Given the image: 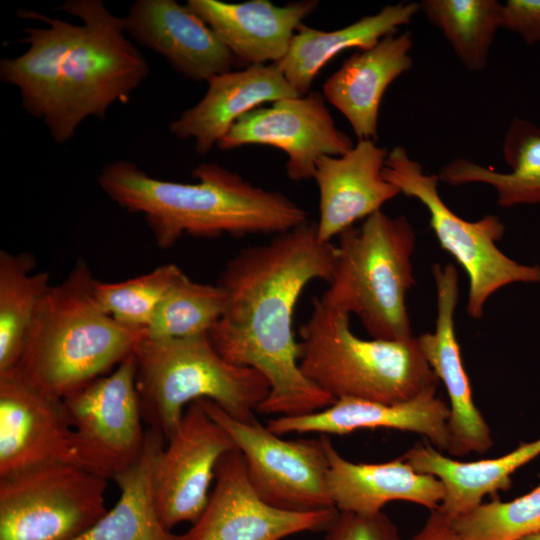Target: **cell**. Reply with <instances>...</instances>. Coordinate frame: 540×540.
<instances>
[{
  "mask_svg": "<svg viewBox=\"0 0 540 540\" xmlns=\"http://www.w3.org/2000/svg\"><path fill=\"white\" fill-rule=\"evenodd\" d=\"M55 464L83 467L62 400L0 372V478Z\"/></svg>",
  "mask_w": 540,
  "mask_h": 540,
  "instance_id": "cell-15",
  "label": "cell"
},
{
  "mask_svg": "<svg viewBox=\"0 0 540 540\" xmlns=\"http://www.w3.org/2000/svg\"><path fill=\"white\" fill-rule=\"evenodd\" d=\"M200 402L231 437L252 487L265 502L296 512L334 508L327 488L324 435L286 440L257 420L241 421L211 400Z\"/></svg>",
  "mask_w": 540,
  "mask_h": 540,
  "instance_id": "cell-10",
  "label": "cell"
},
{
  "mask_svg": "<svg viewBox=\"0 0 540 540\" xmlns=\"http://www.w3.org/2000/svg\"><path fill=\"white\" fill-rule=\"evenodd\" d=\"M449 407L431 387L399 403H381L355 398L337 399L332 405L305 415L274 417L267 428L279 436L290 433L344 435L361 429H395L418 433L440 452L449 443Z\"/></svg>",
  "mask_w": 540,
  "mask_h": 540,
  "instance_id": "cell-19",
  "label": "cell"
},
{
  "mask_svg": "<svg viewBox=\"0 0 540 540\" xmlns=\"http://www.w3.org/2000/svg\"><path fill=\"white\" fill-rule=\"evenodd\" d=\"M203 98L169 124L177 138L192 139L205 155L235 122L266 102L299 96L276 63L259 64L211 78Z\"/></svg>",
  "mask_w": 540,
  "mask_h": 540,
  "instance_id": "cell-21",
  "label": "cell"
},
{
  "mask_svg": "<svg viewBox=\"0 0 540 540\" xmlns=\"http://www.w3.org/2000/svg\"><path fill=\"white\" fill-rule=\"evenodd\" d=\"M136 385L144 423L167 440L185 409L200 399L217 404L231 417L251 422L267 398L263 374L220 356L208 334L172 339H143L135 348Z\"/></svg>",
  "mask_w": 540,
  "mask_h": 540,
  "instance_id": "cell-6",
  "label": "cell"
},
{
  "mask_svg": "<svg viewBox=\"0 0 540 540\" xmlns=\"http://www.w3.org/2000/svg\"><path fill=\"white\" fill-rule=\"evenodd\" d=\"M186 4L212 28L236 65L245 68L282 60L298 27L319 2L299 0L278 6L269 0H188Z\"/></svg>",
  "mask_w": 540,
  "mask_h": 540,
  "instance_id": "cell-20",
  "label": "cell"
},
{
  "mask_svg": "<svg viewBox=\"0 0 540 540\" xmlns=\"http://www.w3.org/2000/svg\"><path fill=\"white\" fill-rule=\"evenodd\" d=\"M502 153L509 172L458 157L440 169L438 178L452 186L487 184L495 190L501 207L540 204V128L515 118L505 133Z\"/></svg>",
  "mask_w": 540,
  "mask_h": 540,
  "instance_id": "cell-27",
  "label": "cell"
},
{
  "mask_svg": "<svg viewBox=\"0 0 540 540\" xmlns=\"http://www.w3.org/2000/svg\"><path fill=\"white\" fill-rule=\"evenodd\" d=\"M165 443L161 431L147 429L140 460L113 478L120 491L117 502L73 540H176L160 520L153 491L154 463Z\"/></svg>",
  "mask_w": 540,
  "mask_h": 540,
  "instance_id": "cell-26",
  "label": "cell"
},
{
  "mask_svg": "<svg viewBox=\"0 0 540 540\" xmlns=\"http://www.w3.org/2000/svg\"><path fill=\"white\" fill-rule=\"evenodd\" d=\"M337 237L322 303L357 315L374 339L414 337L406 295L415 283L411 258L416 236L408 218L380 210L360 228L351 226Z\"/></svg>",
  "mask_w": 540,
  "mask_h": 540,
  "instance_id": "cell-7",
  "label": "cell"
},
{
  "mask_svg": "<svg viewBox=\"0 0 540 540\" xmlns=\"http://www.w3.org/2000/svg\"><path fill=\"white\" fill-rule=\"evenodd\" d=\"M539 456L540 437L499 457L478 461H459L426 444L413 446L402 457L415 471L442 482L445 494L438 509L451 521L482 503L484 496L508 490L512 475Z\"/></svg>",
  "mask_w": 540,
  "mask_h": 540,
  "instance_id": "cell-24",
  "label": "cell"
},
{
  "mask_svg": "<svg viewBox=\"0 0 540 540\" xmlns=\"http://www.w3.org/2000/svg\"><path fill=\"white\" fill-rule=\"evenodd\" d=\"M427 20L448 41L460 62L470 71L486 68L498 29L503 3L497 0H422Z\"/></svg>",
  "mask_w": 540,
  "mask_h": 540,
  "instance_id": "cell-29",
  "label": "cell"
},
{
  "mask_svg": "<svg viewBox=\"0 0 540 540\" xmlns=\"http://www.w3.org/2000/svg\"><path fill=\"white\" fill-rule=\"evenodd\" d=\"M94 280L87 261L79 258L62 282L51 285L14 367L58 400L106 375L148 337L147 329L125 326L102 309Z\"/></svg>",
  "mask_w": 540,
  "mask_h": 540,
  "instance_id": "cell-4",
  "label": "cell"
},
{
  "mask_svg": "<svg viewBox=\"0 0 540 540\" xmlns=\"http://www.w3.org/2000/svg\"><path fill=\"white\" fill-rule=\"evenodd\" d=\"M450 523L463 540H523L540 530V483L511 501L480 503Z\"/></svg>",
  "mask_w": 540,
  "mask_h": 540,
  "instance_id": "cell-32",
  "label": "cell"
},
{
  "mask_svg": "<svg viewBox=\"0 0 540 540\" xmlns=\"http://www.w3.org/2000/svg\"><path fill=\"white\" fill-rule=\"evenodd\" d=\"M31 253L0 251V372L14 368L39 306L51 287L45 271L34 272Z\"/></svg>",
  "mask_w": 540,
  "mask_h": 540,
  "instance_id": "cell-28",
  "label": "cell"
},
{
  "mask_svg": "<svg viewBox=\"0 0 540 540\" xmlns=\"http://www.w3.org/2000/svg\"><path fill=\"white\" fill-rule=\"evenodd\" d=\"M184 274L180 267L168 263L125 281L95 279L93 294L102 309L117 322L147 329L167 292Z\"/></svg>",
  "mask_w": 540,
  "mask_h": 540,
  "instance_id": "cell-31",
  "label": "cell"
},
{
  "mask_svg": "<svg viewBox=\"0 0 540 540\" xmlns=\"http://www.w3.org/2000/svg\"><path fill=\"white\" fill-rule=\"evenodd\" d=\"M123 22L134 42L163 56L187 79L208 82L236 66L230 50L187 4L136 0Z\"/></svg>",
  "mask_w": 540,
  "mask_h": 540,
  "instance_id": "cell-17",
  "label": "cell"
},
{
  "mask_svg": "<svg viewBox=\"0 0 540 540\" xmlns=\"http://www.w3.org/2000/svg\"><path fill=\"white\" fill-rule=\"evenodd\" d=\"M436 287L435 330L419 335L421 353L441 381L450 401L447 451L450 456L486 453L493 445L491 430L476 407L456 338L454 316L458 302V272L452 264L432 266Z\"/></svg>",
  "mask_w": 540,
  "mask_h": 540,
  "instance_id": "cell-16",
  "label": "cell"
},
{
  "mask_svg": "<svg viewBox=\"0 0 540 540\" xmlns=\"http://www.w3.org/2000/svg\"><path fill=\"white\" fill-rule=\"evenodd\" d=\"M323 540H402L394 522L383 512L360 515L339 512L325 529Z\"/></svg>",
  "mask_w": 540,
  "mask_h": 540,
  "instance_id": "cell-33",
  "label": "cell"
},
{
  "mask_svg": "<svg viewBox=\"0 0 540 540\" xmlns=\"http://www.w3.org/2000/svg\"><path fill=\"white\" fill-rule=\"evenodd\" d=\"M252 144L285 152L286 174L295 182L313 179L319 157L341 156L354 146L350 137L336 127L325 98L318 91L280 99L269 107L248 112L217 146L233 150Z\"/></svg>",
  "mask_w": 540,
  "mask_h": 540,
  "instance_id": "cell-14",
  "label": "cell"
},
{
  "mask_svg": "<svg viewBox=\"0 0 540 540\" xmlns=\"http://www.w3.org/2000/svg\"><path fill=\"white\" fill-rule=\"evenodd\" d=\"M303 374L335 400L355 398L399 403L437 387L414 336L407 340H366L350 327V314L312 299L308 320L299 327Z\"/></svg>",
  "mask_w": 540,
  "mask_h": 540,
  "instance_id": "cell-5",
  "label": "cell"
},
{
  "mask_svg": "<svg viewBox=\"0 0 540 540\" xmlns=\"http://www.w3.org/2000/svg\"><path fill=\"white\" fill-rule=\"evenodd\" d=\"M502 28L517 33L528 45L540 42V0L505 2Z\"/></svg>",
  "mask_w": 540,
  "mask_h": 540,
  "instance_id": "cell-34",
  "label": "cell"
},
{
  "mask_svg": "<svg viewBox=\"0 0 540 540\" xmlns=\"http://www.w3.org/2000/svg\"><path fill=\"white\" fill-rule=\"evenodd\" d=\"M192 176L196 183L161 180L121 159L105 164L97 181L120 207L145 217L162 249L184 235H276L308 222L307 212L283 193L255 186L219 164L201 163Z\"/></svg>",
  "mask_w": 540,
  "mask_h": 540,
  "instance_id": "cell-3",
  "label": "cell"
},
{
  "mask_svg": "<svg viewBox=\"0 0 540 540\" xmlns=\"http://www.w3.org/2000/svg\"><path fill=\"white\" fill-rule=\"evenodd\" d=\"M419 10L416 2L389 4L373 15L333 31L301 24L286 56L276 64L296 93L304 96L310 92L320 70L336 55L350 48L373 47L385 36L397 33L400 26L409 24Z\"/></svg>",
  "mask_w": 540,
  "mask_h": 540,
  "instance_id": "cell-25",
  "label": "cell"
},
{
  "mask_svg": "<svg viewBox=\"0 0 540 540\" xmlns=\"http://www.w3.org/2000/svg\"><path fill=\"white\" fill-rule=\"evenodd\" d=\"M82 466L107 479L142 457L146 432L132 353L112 372L62 399Z\"/></svg>",
  "mask_w": 540,
  "mask_h": 540,
  "instance_id": "cell-11",
  "label": "cell"
},
{
  "mask_svg": "<svg viewBox=\"0 0 540 540\" xmlns=\"http://www.w3.org/2000/svg\"><path fill=\"white\" fill-rule=\"evenodd\" d=\"M410 31L394 33L347 58L323 84L322 94L349 122L358 140L376 141L387 88L413 65Z\"/></svg>",
  "mask_w": 540,
  "mask_h": 540,
  "instance_id": "cell-23",
  "label": "cell"
},
{
  "mask_svg": "<svg viewBox=\"0 0 540 540\" xmlns=\"http://www.w3.org/2000/svg\"><path fill=\"white\" fill-rule=\"evenodd\" d=\"M383 176L401 194L417 199L427 209L440 246L465 270L470 317L480 319L486 302L499 289L518 282H540V266L518 263L497 247L505 232L500 218L486 215L468 221L458 216L438 192V175L427 174L406 148L395 146L388 152Z\"/></svg>",
  "mask_w": 540,
  "mask_h": 540,
  "instance_id": "cell-8",
  "label": "cell"
},
{
  "mask_svg": "<svg viewBox=\"0 0 540 540\" xmlns=\"http://www.w3.org/2000/svg\"><path fill=\"white\" fill-rule=\"evenodd\" d=\"M236 449L234 442L202 406H187L184 415L158 453L153 468V491L161 522L171 531L193 524L204 511L221 457Z\"/></svg>",
  "mask_w": 540,
  "mask_h": 540,
  "instance_id": "cell-12",
  "label": "cell"
},
{
  "mask_svg": "<svg viewBox=\"0 0 540 540\" xmlns=\"http://www.w3.org/2000/svg\"><path fill=\"white\" fill-rule=\"evenodd\" d=\"M411 540H463L453 529L450 521L439 510L430 511L421 529Z\"/></svg>",
  "mask_w": 540,
  "mask_h": 540,
  "instance_id": "cell-35",
  "label": "cell"
},
{
  "mask_svg": "<svg viewBox=\"0 0 540 540\" xmlns=\"http://www.w3.org/2000/svg\"><path fill=\"white\" fill-rule=\"evenodd\" d=\"M79 18L72 24L19 10L47 28L26 27L28 49L0 60V79L18 88L24 110L44 122L52 140L68 142L88 117L103 119L110 106L125 103L149 75V65L126 36L123 18L102 0H68L59 8Z\"/></svg>",
  "mask_w": 540,
  "mask_h": 540,
  "instance_id": "cell-2",
  "label": "cell"
},
{
  "mask_svg": "<svg viewBox=\"0 0 540 540\" xmlns=\"http://www.w3.org/2000/svg\"><path fill=\"white\" fill-rule=\"evenodd\" d=\"M523 540H540V530L537 531L536 533L526 537L525 539Z\"/></svg>",
  "mask_w": 540,
  "mask_h": 540,
  "instance_id": "cell-36",
  "label": "cell"
},
{
  "mask_svg": "<svg viewBox=\"0 0 540 540\" xmlns=\"http://www.w3.org/2000/svg\"><path fill=\"white\" fill-rule=\"evenodd\" d=\"M327 454V488L339 512L372 515L391 501H407L439 508L445 494L433 475L415 471L403 457L384 463H359L344 458L324 435Z\"/></svg>",
  "mask_w": 540,
  "mask_h": 540,
  "instance_id": "cell-22",
  "label": "cell"
},
{
  "mask_svg": "<svg viewBox=\"0 0 540 540\" xmlns=\"http://www.w3.org/2000/svg\"><path fill=\"white\" fill-rule=\"evenodd\" d=\"M334 257L335 246L320 242L316 224L307 222L241 249L221 272L217 284L226 307L208 337L226 361L268 380L270 392L258 413L300 416L336 401L303 374L293 331L300 295L312 280H329Z\"/></svg>",
  "mask_w": 540,
  "mask_h": 540,
  "instance_id": "cell-1",
  "label": "cell"
},
{
  "mask_svg": "<svg viewBox=\"0 0 540 540\" xmlns=\"http://www.w3.org/2000/svg\"><path fill=\"white\" fill-rule=\"evenodd\" d=\"M107 478L55 464L0 478V540H73L107 511Z\"/></svg>",
  "mask_w": 540,
  "mask_h": 540,
  "instance_id": "cell-9",
  "label": "cell"
},
{
  "mask_svg": "<svg viewBox=\"0 0 540 540\" xmlns=\"http://www.w3.org/2000/svg\"><path fill=\"white\" fill-rule=\"evenodd\" d=\"M214 482L204 511L176 540H282L325 530L338 513L335 508L296 512L268 504L252 487L237 448L221 457Z\"/></svg>",
  "mask_w": 540,
  "mask_h": 540,
  "instance_id": "cell-13",
  "label": "cell"
},
{
  "mask_svg": "<svg viewBox=\"0 0 540 540\" xmlns=\"http://www.w3.org/2000/svg\"><path fill=\"white\" fill-rule=\"evenodd\" d=\"M388 152L374 140L362 139L341 156L318 158L313 179L319 190L316 233L320 242L329 243L401 194L383 176Z\"/></svg>",
  "mask_w": 540,
  "mask_h": 540,
  "instance_id": "cell-18",
  "label": "cell"
},
{
  "mask_svg": "<svg viewBox=\"0 0 540 540\" xmlns=\"http://www.w3.org/2000/svg\"><path fill=\"white\" fill-rule=\"evenodd\" d=\"M226 294L218 285L192 281L184 274L159 304L148 338L172 339L208 334L222 316Z\"/></svg>",
  "mask_w": 540,
  "mask_h": 540,
  "instance_id": "cell-30",
  "label": "cell"
}]
</instances>
